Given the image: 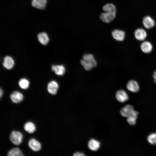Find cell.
Wrapping results in <instances>:
<instances>
[{
    "mask_svg": "<svg viewBox=\"0 0 156 156\" xmlns=\"http://www.w3.org/2000/svg\"><path fill=\"white\" fill-rule=\"evenodd\" d=\"M47 2V0H32L31 5L34 8L43 10L45 8Z\"/></svg>",
    "mask_w": 156,
    "mask_h": 156,
    "instance_id": "cell-15",
    "label": "cell"
},
{
    "mask_svg": "<svg viewBox=\"0 0 156 156\" xmlns=\"http://www.w3.org/2000/svg\"><path fill=\"white\" fill-rule=\"evenodd\" d=\"M18 84L21 88L23 89H27L29 86V82L25 78L21 79L18 82Z\"/></svg>",
    "mask_w": 156,
    "mask_h": 156,
    "instance_id": "cell-23",
    "label": "cell"
},
{
    "mask_svg": "<svg viewBox=\"0 0 156 156\" xmlns=\"http://www.w3.org/2000/svg\"><path fill=\"white\" fill-rule=\"evenodd\" d=\"M153 77L154 81L156 83V70L155 71L153 74Z\"/></svg>",
    "mask_w": 156,
    "mask_h": 156,
    "instance_id": "cell-26",
    "label": "cell"
},
{
    "mask_svg": "<svg viewBox=\"0 0 156 156\" xmlns=\"http://www.w3.org/2000/svg\"><path fill=\"white\" fill-rule=\"evenodd\" d=\"M112 34L113 38L117 41H122L125 38V33L122 30L115 29L112 31Z\"/></svg>",
    "mask_w": 156,
    "mask_h": 156,
    "instance_id": "cell-9",
    "label": "cell"
},
{
    "mask_svg": "<svg viewBox=\"0 0 156 156\" xmlns=\"http://www.w3.org/2000/svg\"><path fill=\"white\" fill-rule=\"evenodd\" d=\"M3 64L7 69H10L12 68L14 65V62L11 57L7 56L5 57Z\"/></svg>",
    "mask_w": 156,
    "mask_h": 156,
    "instance_id": "cell-14",
    "label": "cell"
},
{
    "mask_svg": "<svg viewBox=\"0 0 156 156\" xmlns=\"http://www.w3.org/2000/svg\"><path fill=\"white\" fill-rule=\"evenodd\" d=\"M51 70L55 72L56 74L58 75H63L65 73V69L63 65H53Z\"/></svg>",
    "mask_w": 156,
    "mask_h": 156,
    "instance_id": "cell-16",
    "label": "cell"
},
{
    "mask_svg": "<svg viewBox=\"0 0 156 156\" xmlns=\"http://www.w3.org/2000/svg\"><path fill=\"white\" fill-rule=\"evenodd\" d=\"M126 88L129 90L133 92H138L140 89L137 82L133 80H130L128 81L126 85Z\"/></svg>",
    "mask_w": 156,
    "mask_h": 156,
    "instance_id": "cell-4",
    "label": "cell"
},
{
    "mask_svg": "<svg viewBox=\"0 0 156 156\" xmlns=\"http://www.w3.org/2000/svg\"><path fill=\"white\" fill-rule=\"evenodd\" d=\"M85 155L83 153L77 152L73 154L74 156H84Z\"/></svg>",
    "mask_w": 156,
    "mask_h": 156,
    "instance_id": "cell-25",
    "label": "cell"
},
{
    "mask_svg": "<svg viewBox=\"0 0 156 156\" xmlns=\"http://www.w3.org/2000/svg\"><path fill=\"white\" fill-rule=\"evenodd\" d=\"M140 48L144 53H150L153 49V46L151 43L146 41L143 42L140 45Z\"/></svg>",
    "mask_w": 156,
    "mask_h": 156,
    "instance_id": "cell-13",
    "label": "cell"
},
{
    "mask_svg": "<svg viewBox=\"0 0 156 156\" xmlns=\"http://www.w3.org/2000/svg\"><path fill=\"white\" fill-rule=\"evenodd\" d=\"M28 145L30 148L34 151H39L41 148L40 143L34 138L31 139L29 140Z\"/></svg>",
    "mask_w": 156,
    "mask_h": 156,
    "instance_id": "cell-12",
    "label": "cell"
},
{
    "mask_svg": "<svg viewBox=\"0 0 156 156\" xmlns=\"http://www.w3.org/2000/svg\"><path fill=\"white\" fill-rule=\"evenodd\" d=\"M40 42L43 45H47L49 42V38L47 34L44 32L39 33L37 36Z\"/></svg>",
    "mask_w": 156,
    "mask_h": 156,
    "instance_id": "cell-18",
    "label": "cell"
},
{
    "mask_svg": "<svg viewBox=\"0 0 156 156\" xmlns=\"http://www.w3.org/2000/svg\"><path fill=\"white\" fill-rule=\"evenodd\" d=\"M116 97L117 100L121 103H124L129 99L128 96L124 90H120L116 92Z\"/></svg>",
    "mask_w": 156,
    "mask_h": 156,
    "instance_id": "cell-8",
    "label": "cell"
},
{
    "mask_svg": "<svg viewBox=\"0 0 156 156\" xmlns=\"http://www.w3.org/2000/svg\"><path fill=\"white\" fill-rule=\"evenodd\" d=\"M134 110L133 107L132 105H127L121 109L120 113L122 116L127 118Z\"/></svg>",
    "mask_w": 156,
    "mask_h": 156,
    "instance_id": "cell-11",
    "label": "cell"
},
{
    "mask_svg": "<svg viewBox=\"0 0 156 156\" xmlns=\"http://www.w3.org/2000/svg\"><path fill=\"white\" fill-rule=\"evenodd\" d=\"M3 94V91L1 89V88L0 89V98H1L2 95Z\"/></svg>",
    "mask_w": 156,
    "mask_h": 156,
    "instance_id": "cell-27",
    "label": "cell"
},
{
    "mask_svg": "<svg viewBox=\"0 0 156 156\" xmlns=\"http://www.w3.org/2000/svg\"><path fill=\"white\" fill-rule=\"evenodd\" d=\"M116 15L115 12H105L101 14L100 18L103 22L109 23L115 18Z\"/></svg>",
    "mask_w": 156,
    "mask_h": 156,
    "instance_id": "cell-3",
    "label": "cell"
},
{
    "mask_svg": "<svg viewBox=\"0 0 156 156\" xmlns=\"http://www.w3.org/2000/svg\"><path fill=\"white\" fill-rule=\"evenodd\" d=\"M58 87V84L57 82L54 80H52L48 83L47 90L50 94L55 95L57 93Z\"/></svg>",
    "mask_w": 156,
    "mask_h": 156,
    "instance_id": "cell-7",
    "label": "cell"
},
{
    "mask_svg": "<svg viewBox=\"0 0 156 156\" xmlns=\"http://www.w3.org/2000/svg\"><path fill=\"white\" fill-rule=\"evenodd\" d=\"M135 38L139 41H143L145 40L147 36L146 31L143 29L139 28L136 30L134 32Z\"/></svg>",
    "mask_w": 156,
    "mask_h": 156,
    "instance_id": "cell-5",
    "label": "cell"
},
{
    "mask_svg": "<svg viewBox=\"0 0 156 156\" xmlns=\"http://www.w3.org/2000/svg\"><path fill=\"white\" fill-rule=\"evenodd\" d=\"M8 156H23V155L18 148H16L10 150L8 153Z\"/></svg>",
    "mask_w": 156,
    "mask_h": 156,
    "instance_id": "cell-22",
    "label": "cell"
},
{
    "mask_svg": "<svg viewBox=\"0 0 156 156\" xmlns=\"http://www.w3.org/2000/svg\"><path fill=\"white\" fill-rule=\"evenodd\" d=\"M138 114V112L134 110L127 118V121L129 125H134L135 124Z\"/></svg>",
    "mask_w": 156,
    "mask_h": 156,
    "instance_id": "cell-17",
    "label": "cell"
},
{
    "mask_svg": "<svg viewBox=\"0 0 156 156\" xmlns=\"http://www.w3.org/2000/svg\"><path fill=\"white\" fill-rule=\"evenodd\" d=\"M10 97L12 102L16 103L20 102L23 99V95L18 91L13 92L10 94Z\"/></svg>",
    "mask_w": 156,
    "mask_h": 156,
    "instance_id": "cell-10",
    "label": "cell"
},
{
    "mask_svg": "<svg viewBox=\"0 0 156 156\" xmlns=\"http://www.w3.org/2000/svg\"><path fill=\"white\" fill-rule=\"evenodd\" d=\"M147 140L151 144H156V133H153L149 135L147 138Z\"/></svg>",
    "mask_w": 156,
    "mask_h": 156,
    "instance_id": "cell-24",
    "label": "cell"
},
{
    "mask_svg": "<svg viewBox=\"0 0 156 156\" xmlns=\"http://www.w3.org/2000/svg\"><path fill=\"white\" fill-rule=\"evenodd\" d=\"M142 23L144 27L148 29L153 27L155 25V21L149 16L144 17L143 19Z\"/></svg>",
    "mask_w": 156,
    "mask_h": 156,
    "instance_id": "cell-6",
    "label": "cell"
},
{
    "mask_svg": "<svg viewBox=\"0 0 156 156\" xmlns=\"http://www.w3.org/2000/svg\"><path fill=\"white\" fill-rule=\"evenodd\" d=\"M23 138V135L20 132L14 131L12 132L10 136L11 141L16 145H18L21 143Z\"/></svg>",
    "mask_w": 156,
    "mask_h": 156,
    "instance_id": "cell-2",
    "label": "cell"
},
{
    "mask_svg": "<svg viewBox=\"0 0 156 156\" xmlns=\"http://www.w3.org/2000/svg\"><path fill=\"white\" fill-rule=\"evenodd\" d=\"M103 9L105 12L116 13V7L112 3H107L104 5L103 7Z\"/></svg>",
    "mask_w": 156,
    "mask_h": 156,
    "instance_id": "cell-21",
    "label": "cell"
},
{
    "mask_svg": "<svg viewBox=\"0 0 156 156\" xmlns=\"http://www.w3.org/2000/svg\"><path fill=\"white\" fill-rule=\"evenodd\" d=\"M88 145L89 149L93 151L98 150L100 146V143L97 140L92 139L89 141Z\"/></svg>",
    "mask_w": 156,
    "mask_h": 156,
    "instance_id": "cell-19",
    "label": "cell"
},
{
    "mask_svg": "<svg viewBox=\"0 0 156 156\" xmlns=\"http://www.w3.org/2000/svg\"><path fill=\"white\" fill-rule=\"evenodd\" d=\"M24 129L27 132L31 133L35 131L36 127L33 123L31 122H28L25 124Z\"/></svg>",
    "mask_w": 156,
    "mask_h": 156,
    "instance_id": "cell-20",
    "label": "cell"
},
{
    "mask_svg": "<svg viewBox=\"0 0 156 156\" xmlns=\"http://www.w3.org/2000/svg\"><path fill=\"white\" fill-rule=\"evenodd\" d=\"M81 62L85 69L87 70H90L97 65V62L93 55L90 54H84Z\"/></svg>",
    "mask_w": 156,
    "mask_h": 156,
    "instance_id": "cell-1",
    "label": "cell"
}]
</instances>
